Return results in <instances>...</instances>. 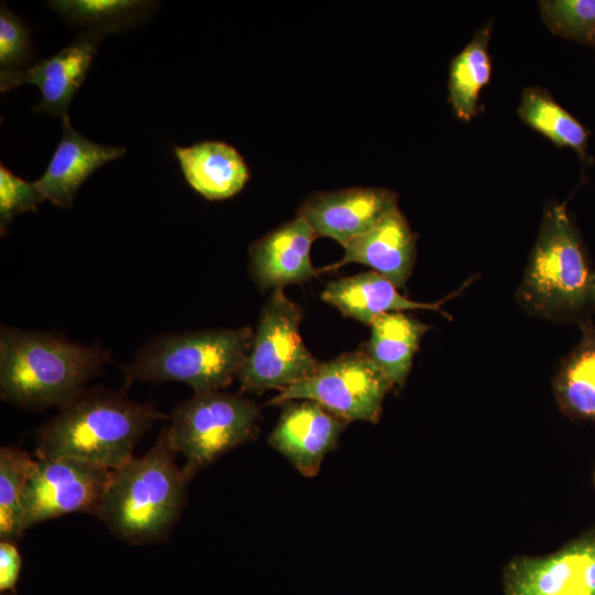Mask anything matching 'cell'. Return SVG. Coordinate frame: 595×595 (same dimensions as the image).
I'll return each mask as SVG.
<instances>
[{"mask_svg": "<svg viewBox=\"0 0 595 595\" xmlns=\"http://www.w3.org/2000/svg\"><path fill=\"white\" fill-rule=\"evenodd\" d=\"M109 357L97 344L1 325V400L28 410L60 409L86 389Z\"/></svg>", "mask_w": 595, "mask_h": 595, "instance_id": "1", "label": "cell"}, {"mask_svg": "<svg viewBox=\"0 0 595 595\" xmlns=\"http://www.w3.org/2000/svg\"><path fill=\"white\" fill-rule=\"evenodd\" d=\"M162 418L166 415L125 392L85 389L39 429L35 454L113 470L133 458L137 443Z\"/></svg>", "mask_w": 595, "mask_h": 595, "instance_id": "2", "label": "cell"}, {"mask_svg": "<svg viewBox=\"0 0 595 595\" xmlns=\"http://www.w3.org/2000/svg\"><path fill=\"white\" fill-rule=\"evenodd\" d=\"M174 455L164 428L144 455L112 470L96 516L117 538L147 544L170 533L181 516L188 482Z\"/></svg>", "mask_w": 595, "mask_h": 595, "instance_id": "3", "label": "cell"}, {"mask_svg": "<svg viewBox=\"0 0 595 595\" xmlns=\"http://www.w3.org/2000/svg\"><path fill=\"white\" fill-rule=\"evenodd\" d=\"M517 300L529 314L554 322L581 323L595 307V271L565 204L545 207Z\"/></svg>", "mask_w": 595, "mask_h": 595, "instance_id": "4", "label": "cell"}, {"mask_svg": "<svg viewBox=\"0 0 595 595\" xmlns=\"http://www.w3.org/2000/svg\"><path fill=\"white\" fill-rule=\"evenodd\" d=\"M255 333L248 326L156 335L122 368L127 382L177 381L194 393L220 390L237 376Z\"/></svg>", "mask_w": 595, "mask_h": 595, "instance_id": "5", "label": "cell"}, {"mask_svg": "<svg viewBox=\"0 0 595 595\" xmlns=\"http://www.w3.org/2000/svg\"><path fill=\"white\" fill-rule=\"evenodd\" d=\"M260 415V408L250 399L220 390L194 393L178 403L166 434L171 448L185 459L187 479L251 440Z\"/></svg>", "mask_w": 595, "mask_h": 595, "instance_id": "6", "label": "cell"}, {"mask_svg": "<svg viewBox=\"0 0 595 595\" xmlns=\"http://www.w3.org/2000/svg\"><path fill=\"white\" fill-rule=\"evenodd\" d=\"M301 320L300 307L283 288L274 289L261 311L250 351L237 376L242 390L281 391L316 372L320 363L302 340Z\"/></svg>", "mask_w": 595, "mask_h": 595, "instance_id": "7", "label": "cell"}, {"mask_svg": "<svg viewBox=\"0 0 595 595\" xmlns=\"http://www.w3.org/2000/svg\"><path fill=\"white\" fill-rule=\"evenodd\" d=\"M392 388L367 351L356 350L320 364L312 377L281 390L269 403L307 399L346 422L377 423Z\"/></svg>", "mask_w": 595, "mask_h": 595, "instance_id": "8", "label": "cell"}, {"mask_svg": "<svg viewBox=\"0 0 595 595\" xmlns=\"http://www.w3.org/2000/svg\"><path fill=\"white\" fill-rule=\"evenodd\" d=\"M111 473L72 458L34 459L22 496L23 530L68 513L97 515Z\"/></svg>", "mask_w": 595, "mask_h": 595, "instance_id": "9", "label": "cell"}, {"mask_svg": "<svg viewBox=\"0 0 595 595\" xmlns=\"http://www.w3.org/2000/svg\"><path fill=\"white\" fill-rule=\"evenodd\" d=\"M504 595H595V529L545 555H517L504 567Z\"/></svg>", "mask_w": 595, "mask_h": 595, "instance_id": "10", "label": "cell"}, {"mask_svg": "<svg viewBox=\"0 0 595 595\" xmlns=\"http://www.w3.org/2000/svg\"><path fill=\"white\" fill-rule=\"evenodd\" d=\"M102 37L95 32H82L56 54L22 71L0 74L1 91L23 84L35 85L41 91V99L34 110L63 119L88 74Z\"/></svg>", "mask_w": 595, "mask_h": 595, "instance_id": "11", "label": "cell"}, {"mask_svg": "<svg viewBox=\"0 0 595 595\" xmlns=\"http://www.w3.org/2000/svg\"><path fill=\"white\" fill-rule=\"evenodd\" d=\"M398 206V195L389 188L349 187L315 192L298 208L316 236L328 237L345 247Z\"/></svg>", "mask_w": 595, "mask_h": 595, "instance_id": "12", "label": "cell"}, {"mask_svg": "<svg viewBox=\"0 0 595 595\" xmlns=\"http://www.w3.org/2000/svg\"><path fill=\"white\" fill-rule=\"evenodd\" d=\"M283 404L268 442L299 473L314 477L348 422L313 400H292Z\"/></svg>", "mask_w": 595, "mask_h": 595, "instance_id": "13", "label": "cell"}, {"mask_svg": "<svg viewBox=\"0 0 595 595\" xmlns=\"http://www.w3.org/2000/svg\"><path fill=\"white\" fill-rule=\"evenodd\" d=\"M125 147L96 143L73 128L63 117V133L44 173L34 184L54 206L68 208L85 181L108 162L126 154Z\"/></svg>", "mask_w": 595, "mask_h": 595, "instance_id": "14", "label": "cell"}, {"mask_svg": "<svg viewBox=\"0 0 595 595\" xmlns=\"http://www.w3.org/2000/svg\"><path fill=\"white\" fill-rule=\"evenodd\" d=\"M316 237L310 224L296 216L251 244L250 269L257 284L278 289L314 277L310 251Z\"/></svg>", "mask_w": 595, "mask_h": 595, "instance_id": "15", "label": "cell"}, {"mask_svg": "<svg viewBox=\"0 0 595 595\" xmlns=\"http://www.w3.org/2000/svg\"><path fill=\"white\" fill-rule=\"evenodd\" d=\"M344 257L328 268L349 262L368 266L398 289L405 286L415 260V237L399 207L392 208L371 228L344 247Z\"/></svg>", "mask_w": 595, "mask_h": 595, "instance_id": "16", "label": "cell"}, {"mask_svg": "<svg viewBox=\"0 0 595 595\" xmlns=\"http://www.w3.org/2000/svg\"><path fill=\"white\" fill-rule=\"evenodd\" d=\"M186 183L209 201L227 199L238 194L250 177L242 155L232 145L205 140L190 147H173Z\"/></svg>", "mask_w": 595, "mask_h": 595, "instance_id": "17", "label": "cell"}, {"mask_svg": "<svg viewBox=\"0 0 595 595\" xmlns=\"http://www.w3.org/2000/svg\"><path fill=\"white\" fill-rule=\"evenodd\" d=\"M324 302L338 309L345 316L363 324L371 323L381 314L411 310H433L441 313V302L410 300L398 288L376 271L340 278L329 282L322 292Z\"/></svg>", "mask_w": 595, "mask_h": 595, "instance_id": "18", "label": "cell"}, {"mask_svg": "<svg viewBox=\"0 0 595 595\" xmlns=\"http://www.w3.org/2000/svg\"><path fill=\"white\" fill-rule=\"evenodd\" d=\"M370 327L371 335L365 350L393 388L402 387L430 326L403 312H389L378 316Z\"/></svg>", "mask_w": 595, "mask_h": 595, "instance_id": "19", "label": "cell"}, {"mask_svg": "<svg viewBox=\"0 0 595 595\" xmlns=\"http://www.w3.org/2000/svg\"><path fill=\"white\" fill-rule=\"evenodd\" d=\"M581 328V340L554 376L553 393L565 415L595 422V327L585 320Z\"/></svg>", "mask_w": 595, "mask_h": 595, "instance_id": "20", "label": "cell"}, {"mask_svg": "<svg viewBox=\"0 0 595 595\" xmlns=\"http://www.w3.org/2000/svg\"><path fill=\"white\" fill-rule=\"evenodd\" d=\"M490 31L489 21L474 33L450 64L448 102L462 121H470L477 115L479 95L491 77Z\"/></svg>", "mask_w": 595, "mask_h": 595, "instance_id": "21", "label": "cell"}, {"mask_svg": "<svg viewBox=\"0 0 595 595\" xmlns=\"http://www.w3.org/2000/svg\"><path fill=\"white\" fill-rule=\"evenodd\" d=\"M519 118L559 148L574 150L582 160L587 156L589 131L545 89H523L517 109Z\"/></svg>", "mask_w": 595, "mask_h": 595, "instance_id": "22", "label": "cell"}, {"mask_svg": "<svg viewBox=\"0 0 595 595\" xmlns=\"http://www.w3.org/2000/svg\"><path fill=\"white\" fill-rule=\"evenodd\" d=\"M152 2L140 0H55L48 6L68 23L102 36L133 25Z\"/></svg>", "mask_w": 595, "mask_h": 595, "instance_id": "23", "label": "cell"}, {"mask_svg": "<svg viewBox=\"0 0 595 595\" xmlns=\"http://www.w3.org/2000/svg\"><path fill=\"white\" fill-rule=\"evenodd\" d=\"M34 459L23 450H0V539L15 541L22 537V496Z\"/></svg>", "mask_w": 595, "mask_h": 595, "instance_id": "24", "label": "cell"}, {"mask_svg": "<svg viewBox=\"0 0 595 595\" xmlns=\"http://www.w3.org/2000/svg\"><path fill=\"white\" fill-rule=\"evenodd\" d=\"M543 24L555 35L595 45V0L539 1Z\"/></svg>", "mask_w": 595, "mask_h": 595, "instance_id": "25", "label": "cell"}, {"mask_svg": "<svg viewBox=\"0 0 595 595\" xmlns=\"http://www.w3.org/2000/svg\"><path fill=\"white\" fill-rule=\"evenodd\" d=\"M30 29L2 3L0 8V74L26 68L32 58Z\"/></svg>", "mask_w": 595, "mask_h": 595, "instance_id": "26", "label": "cell"}, {"mask_svg": "<svg viewBox=\"0 0 595 595\" xmlns=\"http://www.w3.org/2000/svg\"><path fill=\"white\" fill-rule=\"evenodd\" d=\"M44 198L34 181L28 182L0 164V231L3 236L10 221L19 214L35 212Z\"/></svg>", "mask_w": 595, "mask_h": 595, "instance_id": "27", "label": "cell"}, {"mask_svg": "<svg viewBox=\"0 0 595 595\" xmlns=\"http://www.w3.org/2000/svg\"><path fill=\"white\" fill-rule=\"evenodd\" d=\"M22 558L13 541L0 542V594L14 595L20 578Z\"/></svg>", "mask_w": 595, "mask_h": 595, "instance_id": "28", "label": "cell"}, {"mask_svg": "<svg viewBox=\"0 0 595 595\" xmlns=\"http://www.w3.org/2000/svg\"><path fill=\"white\" fill-rule=\"evenodd\" d=\"M595 46V45H594Z\"/></svg>", "mask_w": 595, "mask_h": 595, "instance_id": "29", "label": "cell"}]
</instances>
